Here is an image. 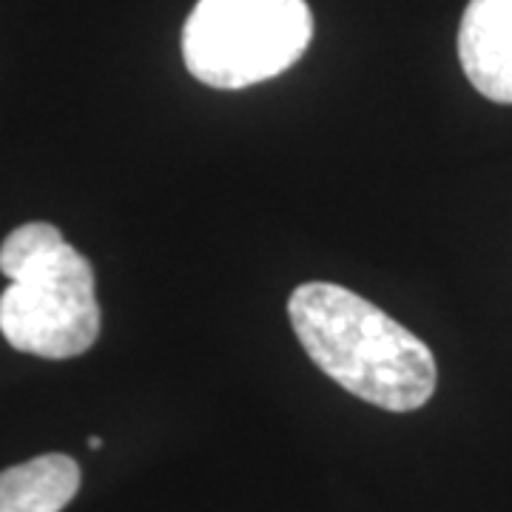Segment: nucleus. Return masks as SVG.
Segmentation results:
<instances>
[{
    "label": "nucleus",
    "instance_id": "4",
    "mask_svg": "<svg viewBox=\"0 0 512 512\" xmlns=\"http://www.w3.org/2000/svg\"><path fill=\"white\" fill-rule=\"evenodd\" d=\"M458 60L478 94L512 106V0H470L458 26Z\"/></svg>",
    "mask_w": 512,
    "mask_h": 512
},
{
    "label": "nucleus",
    "instance_id": "1",
    "mask_svg": "<svg viewBox=\"0 0 512 512\" xmlns=\"http://www.w3.org/2000/svg\"><path fill=\"white\" fill-rule=\"evenodd\" d=\"M288 316L313 365L356 399L413 413L436 393L433 350L359 293L333 282H305L291 293Z\"/></svg>",
    "mask_w": 512,
    "mask_h": 512
},
{
    "label": "nucleus",
    "instance_id": "2",
    "mask_svg": "<svg viewBox=\"0 0 512 512\" xmlns=\"http://www.w3.org/2000/svg\"><path fill=\"white\" fill-rule=\"evenodd\" d=\"M0 333L20 353L74 359L100 336L89 259L49 222H26L0 245Z\"/></svg>",
    "mask_w": 512,
    "mask_h": 512
},
{
    "label": "nucleus",
    "instance_id": "3",
    "mask_svg": "<svg viewBox=\"0 0 512 512\" xmlns=\"http://www.w3.org/2000/svg\"><path fill=\"white\" fill-rule=\"evenodd\" d=\"M311 37L305 0H200L183 26V60L200 83L234 92L288 72Z\"/></svg>",
    "mask_w": 512,
    "mask_h": 512
},
{
    "label": "nucleus",
    "instance_id": "5",
    "mask_svg": "<svg viewBox=\"0 0 512 512\" xmlns=\"http://www.w3.org/2000/svg\"><path fill=\"white\" fill-rule=\"evenodd\" d=\"M80 490V467L63 453L37 456L0 473V512H60Z\"/></svg>",
    "mask_w": 512,
    "mask_h": 512
},
{
    "label": "nucleus",
    "instance_id": "6",
    "mask_svg": "<svg viewBox=\"0 0 512 512\" xmlns=\"http://www.w3.org/2000/svg\"><path fill=\"white\" fill-rule=\"evenodd\" d=\"M89 447H92V450H100V447H103V439H100V436H92V439H89Z\"/></svg>",
    "mask_w": 512,
    "mask_h": 512
}]
</instances>
